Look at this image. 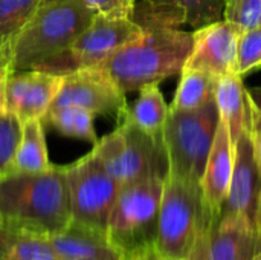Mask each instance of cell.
Here are the masks:
<instances>
[{"mask_svg": "<svg viewBox=\"0 0 261 260\" xmlns=\"http://www.w3.org/2000/svg\"><path fill=\"white\" fill-rule=\"evenodd\" d=\"M0 219L46 236L64 230L72 222L66 167L0 176Z\"/></svg>", "mask_w": 261, "mask_h": 260, "instance_id": "6da1fadb", "label": "cell"}, {"mask_svg": "<svg viewBox=\"0 0 261 260\" xmlns=\"http://www.w3.org/2000/svg\"><path fill=\"white\" fill-rule=\"evenodd\" d=\"M191 49L193 32L168 26H145L136 38L98 67L124 93H128L180 74Z\"/></svg>", "mask_w": 261, "mask_h": 260, "instance_id": "7a4b0ae2", "label": "cell"}, {"mask_svg": "<svg viewBox=\"0 0 261 260\" xmlns=\"http://www.w3.org/2000/svg\"><path fill=\"white\" fill-rule=\"evenodd\" d=\"M95 17L96 12L83 0H46L14 43L12 70L37 69L66 52Z\"/></svg>", "mask_w": 261, "mask_h": 260, "instance_id": "3957f363", "label": "cell"}, {"mask_svg": "<svg viewBox=\"0 0 261 260\" xmlns=\"http://www.w3.org/2000/svg\"><path fill=\"white\" fill-rule=\"evenodd\" d=\"M200 184L165 175L154 251L168 260H188L200 236L213 225Z\"/></svg>", "mask_w": 261, "mask_h": 260, "instance_id": "277c9868", "label": "cell"}, {"mask_svg": "<svg viewBox=\"0 0 261 260\" xmlns=\"http://www.w3.org/2000/svg\"><path fill=\"white\" fill-rule=\"evenodd\" d=\"M219 121L216 100L197 110L168 112L161 135L168 175L191 184H200Z\"/></svg>", "mask_w": 261, "mask_h": 260, "instance_id": "5b68a950", "label": "cell"}, {"mask_svg": "<svg viewBox=\"0 0 261 260\" xmlns=\"http://www.w3.org/2000/svg\"><path fill=\"white\" fill-rule=\"evenodd\" d=\"M164 181L153 175L119 187L106 233L124 256L154 244Z\"/></svg>", "mask_w": 261, "mask_h": 260, "instance_id": "8992f818", "label": "cell"}, {"mask_svg": "<svg viewBox=\"0 0 261 260\" xmlns=\"http://www.w3.org/2000/svg\"><path fill=\"white\" fill-rule=\"evenodd\" d=\"M92 153L119 187L153 175H167L162 138L139 130L125 118L93 144Z\"/></svg>", "mask_w": 261, "mask_h": 260, "instance_id": "52a82bcc", "label": "cell"}, {"mask_svg": "<svg viewBox=\"0 0 261 260\" xmlns=\"http://www.w3.org/2000/svg\"><path fill=\"white\" fill-rule=\"evenodd\" d=\"M64 167L72 222L106 231L119 184L104 170L92 152Z\"/></svg>", "mask_w": 261, "mask_h": 260, "instance_id": "ba28073f", "label": "cell"}, {"mask_svg": "<svg viewBox=\"0 0 261 260\" xmlns=\"http://www.w3.org/2000/svg\"><path fill=\"white\" fill-rule=\"evenodd\" d=\"M142 31L144 28L132 18H107L96 14L92 25L66 52L50 58L37 69L64 75L76 69L99 66Z\"/></svg>", "mask_w": 261, "mask_h": 260, "instance_id": "9c48e42d", "label": "cell"}, {"mask_svg": "<svg viewBox=\"0 0 261 260\" xmlns=\"http://www.w3.org/2000/svg\"><path fill=\"white\" fill-rule=\"evenodd\" d=\"M225 215L243 219L261 241V164L246 113V126L234 146V169Z\"/></svg>", "mask_w": 261, "mask_h": 260, "instance_id": "30bf717a", "label": "cell"}, {"mask_svg": "<svg viewBox=\"0 0 261 260\" xmlns=\"http://www.w3.org/2000/svg\"><path fill=\"white\" fill-rule=\"evenodd\" d=\"M61 106H80L95 115H113L118 123L128 110L125 93L98 66L64 74L63 86L52 107Z\"/></svg>", "mask_w": 261, "mask_h": 260, "instance_id": "8fae6325", "label": "cell"}, {"mask_svg": "<svg viewBox=\"0 0 261 260\" xmlns=\"http://www.w3.org/2000/svg\"><path fill=\"white\" fill-rule=\"evenodd\" d=\"M63 80L64 75L41 69L12 70L6 86L8 112L17 115L21 123L43 120L60 93Z\"/></svg>", "mask_w": 261, "mask_h": 260, "instance_id": "7c38bea8", "label": "cell"}, {"mask_svg": "<svg viewBox=\"0 0 261 260\" xmlns=\"http://www.w3.org/2000/svg\"><path fill=\"white\" fill-rule=\"evenodd\" d=\"M240 34L225 18L197 28L193 32V49L184 69H202L217 77L237 74Z\"/></svg>", "mask_w": 261, "mask_h": 260, "instance_id": "4fadbf2b", "label": "cell"}, {"mask_svg": "<svg viewBox=\"0 0 261 260\" xmlns=\"http://www.w3.org/2000/svg\"><path fill=\"white\" fill-rule=\"evenodd\" d=\"M260 250L261 241L243 219L222 213L200 236L188 260H254Z\"/></svg>", "mask_w": 261, "mask_h": 260, "instance_id": "5bb4252c", "label": "cell"}, {"mask_svg": "<svg viewBox=\"0 0 261 260\" xmlns=\"http://www.w3.org/2000/svg\"><path fill=\"white\" fill-rule=\"evenodd\" d=\"M225 0H138L133 20L145 26L194 29L223 20Z\"/></svg>", "mask_w": 261, "mask_h": 260, "instance_id": "9a60e30c", "label": "cell"}, {"mask_svg": "<svg viewBox=\"0 0 261 260\" xmlns=\"http://www.w3.org/2000/svg\"><path fill=\"white\" fill-rule=\"evenodd\" d=\"M232 169H234V146L231 143L226 124L220 120L206 161V167L200 181L203 204L213 222H216L223 211L229 185H231Z\"/></svg>", "mask_w": 261, "mask_h": 260, "instance_id": "2e32d148", "label": "cell"}, {"mask_svg": "<svg viewBox=\"0 0 261 260\" xmlns=\"http://www.w3.org/2000/svg\"><path fill=\"white\" fill-rule=\"evenodd\" d=\"M61 260H125V256L109 241L107 233L75 222L64 230L47 234Z\"/></svg>", "mask_w": 261, "mask_h": 260, "instance_id": "e0dca14e", "label": "cell"}, {"mask_svg": "<svg viewBox=\"0 0 261 260\" xmlns=\"http://www.w3.org/2000/svg\"><path fill=\"white\" fill-rule=\"evenodd\" d=\"M216 103L220 120L226 124L232 146L239 141L246 126V87L237 74L220 77L216 89Z\"/></svg>", "mask_w": 261, "mask_h": 260, "instance_id": "ac0fdd59", "label": "cell"}, {"mask_svg": "<svg viewBox=\"0 0 261 260\" xmlns=\"http://www.w3.org/2000/svg\"><path fill=\"white\" fill-rule=\"evenodd\" d=\"M44 139L43 120L34 118L21 123V136L11 164L14 173H40L52 167Z\"/></svg>", "mask_w": 261, "mask_h": 260, "instance_id": "d6986e66", "label": "cell"}, {"mask_svg": "<svg viewBox=\"0 0 261 260\" xmlns=\"http://www.w3.org/2000/svg\"><path fill=\"white\" fill-rule=\"evenodd\" d=\"M168 112L170 106L165 103V98L159 89V83H153L144 86L139 90L138 100L132 107H128L124 118L128 120L139 130L161 138Z\"/></svg>", "mask_w": 261, "mask_h": 260, "instance_id": "ffe728a7", "label": "cell"}, {"mask_svg": "<svg viewBox=\"0 0 261 260\" xmlns=\"http://www.w3.org/2000/svg\"><path fill=\"white\" fill-rule=\"evenodd\" d=\"M220 77L202 69H184L180 83L174 93L170 110L191 112L216 100L217 81Z\"/></svg>", "mask_w": 261, "mask_h": 260, "instance_id": "44dd1931", "label": "cell"}, {"mask_svg": "<svg viewBox=\"0 0 261 260\" xmlns=\"http://www.w3.org/2000/svg\"><path fill=\"white\" fill-rule=\"evenodd\" d=\"M46 0H0V54L12 58L21 29Z\"/></svg>", "mask_w": 261, "mask_h": 260, "instance_id": "7402d4cb", "label": "cell"}, {"mask_svg": "<svg viewBox=\"0 0 261 260\" xmlns=\"http://www.w3.org/2000/svg\"><path fill=\"white\" fill-rule=\"evenodd\" d=\"M54 129H57L61 135L73 139L87 141L90 144L98 143V136L95 132L93 120L95 113L80 107V106H61L52 107L44 116Z\"/></svg>", "mask_w": 261, "mask_h": 260, "instance_id": "603a6c76", "label": "cell"}, {"mask_svg": "<svg viewBox=\"0 0 261 260\" xmlns=\"http://www.w3.org/2000/svg\"><path fill=\"white\" fill-rule=\"evenodd\" d=\"M6 260H61L46 234L17 230Z\"/></svg>", "mask_w": 261, "mask_h": 260, "instance_id": "cb8c5ba5", "label": "cell"}, {"mask_svg": "<svg viewBox=\"0 0 261 260\" xmlns=\"http://www.w3.org/2000/svg\"><path fill=\"white\" fill-rule=\"evenodd\" d=\"M261 67V25L240 34L237 46V75L242 78Z\"/></svg>", "mask_w": 261, "mask_h": 260, "instance_id": "d4e9b609", "label": "cell"}, {"mask_svg": "<svg viewBox=\"0 0 261 260\" xmlns=\"http://www.w3.org/2000/svg\"><path fill=\"white\" fill-rule=\"evenodd\" d=\"M21 136V121L11 112L0 113V176L9 173Z\"/></svg>", "mask_w": 261, "mask_h": 260, "instance_id": "484cf974", "label": "cell"}, {"mask_svg": "<svg viewBox=\"0 0 261 260\" xmlns=\"http://www.w3.org/2000/svg\"><path fill=\"white\" fill-rule=\"evenodd\" d=\"M223 18L240 32L252 29L260 25L261 0H225Z\"/></svg>", "mask_w": 261, "mask_h": 260, "instance_id": "4316f807", "label": "cell"}, {"mask_svg": "<svg viewBox=\"0 0 261 260\" xmlns=\"http://www.w3.org/2000/svg\"><path fill=\"white\" fill-rule=\"evenodd\" d=\"M98 15L107 18H132L138 0H83Z\"/></svg>", "mask_w": 261, "mask_h": 260, "instance_id": "83f0119b", "label": "cell"}, {"mask_svg": "<svg viewBox=\"0 0 261 260\" xmlns=\"http://www.w3.org/2000/svg\"><path fill=\"white\" fill-rule=\"evenodd\" d=\"M246 103H248V120L249 129L254 139L255 152L261 164V87L246 89Z\"/></svg>", "mask_w": 261, "mask_h": 260, "instance_id": "f1b7e54d", "label": "cell"}, {"mask_svg": "<svg viewBox=\"0 0 261 260\" xmlns=\"http://www.w3.org/2000/svg\"><path fill=\"white\" fill-rule=\"evenodd\" d=\"M12 72L11 57L0 54V113L8 112L6 109V86L9 74Z\"/></svg>", "mask_w": 261, "mask_h": 260, "instance_id": "f546056e", "label": "cell"}, {"mask_svg": "<svg viewBox=\"0 0 261 260\" xmlns=\"http://www.w3.org/2000/svg\"><path fill=\"white\" fill-rule=\"evenodd\" d=\"M15 234H17V228L0 219V260H6V256L15 239Z\"/></svg>", "mask_w": 261, "mask_h": 260, "instance_id": "4dcf8cb0", "label": "cell"}, {"mask_svg": "<svg viewBox=\"0 0 261 260\" xmlns=\"http://www.w3.org/2000/svg\"><path fill=\"white\" fill-rule=\"evenodd\" d=\"M125 260H168V259L161 257V256L154 251L153 245H150V247H147V248H142V250H138V251H135V253L127 254V256H125Z\"/></svg>", "mask_w": 261, "mask_h": 260, "instance_id": "1f68e13d", "label": "cell"}, {"mask_svg": "<svg viewBox=\"0 0 261 260\" xmlns=\"http://www.w3.org/2000/svg\"><path fill=\"white\" fill-rule=\"evenodd\" d=\"M254 260H261V250L255 254V257H254Z\"/></svg>", "mask_w": 261, "mask_h": 260, "instance_id": "d6a6232c", "label": "cell"}, {"mask_svg": "<svg viewBox=\"0 0 261 260\" xmlns=\"http://www.w3.org/2000/svg\"><path fill=\"white\" fill-rule=\"evenodd\" d=\"M260 25H261V20H260Z\"/></svg>", "mask_w": 261, "mask_h": 260, "instance_id": "836d02e7", "label": "cell"}]
</instances>
